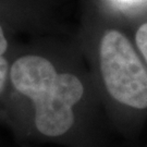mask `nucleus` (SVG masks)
<instances>
[{
	"mask_svg": "<svg viewBox=\"0 0 147 147\" xmlns=\"http://www.w3.org/2000/svg\"><path fill=\"white\" fill-rule=\"evenodd\" d=\"M100 69L109 94L123 105L147 107V70L129 39L107 32L100 44Z\"/></svg>",
	"mask_w": 147,
	"mask_h": 147,
	"instance_id": "obj_2",
	"label": "nucleus"
},
{
	"mask_svg": "<svg viewBox=\"0 0 147 147\" xmlns=\"http://www.w3.org/2000/svg\"><path fill=\"white\" fill-rule=\"evenodd\" d=\"M9 75L14 88L34 102L35 123L40 133L59 136L72 126V107L84 93L76 76L57 73L51 62L39 56L19 58Z\"/></svg>",
	"mask_w": 147,
	"mask_h": 147,
	"instance_id": "obj_1",
	"label": "nucleus"
},
{
	"mask_svg": "<svg viewBox=\"0 0 147 147\" xmlns=\"http://www.w3.org/2000/svg\"><path fill=\"white\" fill-rule=\"evenodd\" d=\"M8 49V42L5 36L3 30L0 25V94L3 92L9 75V64L5 58V53Z\"/></svg>",
	"mask_w": 147,
	"mask_h": 147,
	"instance_id": "obj_3",
	"label": "nucleus"
},
{
	"mask_svg": "<svg viewBox=\"0 0 147 147\" xmlns=\"http://www.w3.org/2000/svg\"><path fill=\"white\" fill-rule=\"evenodd\" d=\"M122 1H133V0H122Z\"/></svg>",
	"mask_w": 147,
	"mask_h": 147,
	"instance_id": "obj_5",
	"label": "nucleus"
},
{
	"mask_svg": "<svg viewBox=\"0 0 147 147\" xmlns=\"http://www.w3.org/2000/svg\"><path fill=\"white\" fill-rule=\"evenodd\" d=\"M135 39H136L137 47L141 50L147 62V23H144L137 30Z\"/></svg>",
	"mask_w": 147,
	"mask_h": 147,
	"instance_id": "obj_4",
	"label": "nucleus"
}]
</instances>
